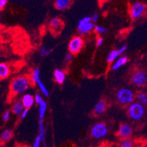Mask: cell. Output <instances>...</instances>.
Masks as SVG:
<instances>
[{"mask_svg": "<svg viewBox=\"0 0 147 147\" xmlns=\"http://www.w3.org/2000/svg\"><path fill=\"white\" fill-rule=\"evenodd\" d=\"M30 86V81L26 76H18L12 81L10 91L14 94H19L26 92Z\"/></svg>", "mask_w": 147, "mask_h": 147, "instance_id": "obj_1", "label": "cell"}, {"mask_svg": "<svg viewBox=\"0 0 147 147\" xmlns=\"http://www.w3.org/2000/svg\"><path fill=\"white\" fill-rule=\"evenodd\" d=\"M145 114V108L142 104L138 102H131L128 108V115L130 119L138 121L144 117Z\"/></svg>", "mask_w": 147, "mask_h": 147, "instance_id": "obj_2", "label": "cell"}, {"mask_svg": "<svg viewBox=\"0 0 147 147\" xmlns=\"http://www.w3.org/2000/svg\"><path fill=\"white\" fill-rule=\"evenodd\" d=\"M117 100L121 105H128L133 102L135 99L134 93L132 90L127 88L121 89L117 93Z\"/></svg>", "mask_w": 147, "mask_h": 147, "instance_id": "obj_3", "label": "cell"}, {"mask_svg": "<svg viewBox=\"0 0 147 147\" xmlns=\"http://www.w3.org/2000/svg\"><path fill=\"white\" fill-rule=\"evenodd\" d=\"M146 11V5L143 2H135L131 4L129 14L133 19H137L144 14Z\"/></svg>", "mask_w": 147, "mask_h": 147, "instance_id": "obj_4", "label": "cell"}, {"mask_svg": "<svg viewBox=\"0 0 147 147\" xmlns=\"http://www.w3.org/2000/svg\"><path fill=\"white\" fill-rule=\"evenodd\" d=\"M91 134L94 138H102L108 134V128L103 123H97L92 127Z\"/></svg>", "mask_w": 147, "mask_h": 147, "instance_id": "obj_5", "label": "cell"}, {"mask_svg": "<svg viewBox=\"0 0 147 147\" xmlns=\"http://www.w3.org/2000/svg\"><path fill=\"white\" fill-rule=\"evenodd\" d=\"M84 46V40L81 37H74L72 38L71 40L69 41V45H68V49L69 52L73 54H76L79 53Z\"/></svg>", "mask_w": 147, "mask_h": 147, "instance_id": "obj_6", "label": "cell"}, {"mask_svg": "<svg viewBox=\"0 0 147 147\" xmlns=\"http://www.w3.org/2000/svg\"><path fill=\"white\" fill-rule=\"evenodd\" d=\"M146 74L143 70H138L132 76V82L135 86L138 87L144 86L146 84Z\"/></svg>", "mask_w": 147, "mask_h": 147, "instance_id": "obj_7", "label": "cell"}, {"mask_svg": "<svg viewBox=\"0 0 147 147\" xmlns=\"http://www.w3.org/2000/svg\"><path fill=\"white\" fill-rule=\"evenodd\" d=\"M133 133V128L129 124H122L119 126L118 130L119 137L122 139L129 138Z\"/></svg>", "mask_w": 147, "mask_h": 147, "instance_id": "obj_8", "label": "cell"}, {"mask_svg": "<svg viewBox=\"0 0 147 147\" xmlns=\"http://www.w3.org/2000/svg\"><path fill=\"white\" fill-rule=\"evenodd\" d=\"M94 23L92 21L89 22L85 23V24H78V30L80 34H85L86 33H89V32L93 29L94 28Z\"/></svg>", "mask_w": 147, "mask_h": 147, "instance_id": "obj_9", "label": "cell"}, {"mask_svg": "<svg viewBox=\"0 0 147 147\" xmlns=\"http://www.w3.org/2000/svg\"><path fill=\"white\" fill-rule=\"evenodd\" d=\"M21 102H22L24 107L26 108H30L32 106L34 102V99L32 94H24L22 97V100H21Z\"/></svg>", "mask_w": 147, "mask_h": 147, "instance_id": "obj_10", "label": "cell"}, {"mask_svg": "<svg viewBox=\"0 0 147 147\" xmlns=\"http://www.w3.org/2000/svg\"><path fill=\"white\" fill-rule=\"evenodd\" d=\"M10 74V67L5 63H0V79L7 78Z\"/></svg>", "mask_w": 147, "mask_h": 147, "instance_id": "obj_11", "label": "cell"}, {"mask_svg": "<svg viewBox=\"0 0 147 147\" xmlns=\"http://www.w3.org/2000/svg\"><path fill=\"white\" fill-rule=\"evenodd\" d=\"M106 108V102L104 100H100L94 108V112L96 115H101L104 113Z\"/></svg>", "mask_w": 147, "mask_h": 147, "instance_id": "obj_12", "label": "cell"}, {"mask_svg": "<svg viewBox=\"0 0 147 147\" xmlns=\"http://www.w3.org/2000/svg\"><path fill=\"white\" fill-rule=\"evenodd\" d=\"M54 78H55V81H57L58 84H63L64 81H65V78H66V74L64 71L61 70V69H57L54 70Z\"/></svg>", "mask_w": 147, "mask_h": 147, "instance_id": "obj_13", "label": "cell"}, {"mask_svg": "<svg viewBox=\"0 0 147 147\" xmlns=\"http://www.w3.org/2000/svg\"><path fill=\"white\" fill-rule=\"evenodd\" d=\"M61 24H62V22H61V20L59 18H53L51 20L50 22V26L52 29V30L54 31V32H58L60 29H61Z\"/></svg>", "mask_w": 147, "mask_h": 147, "instance_id": "obj_14", "label": "cell"}, {"mask_svg": "<svg viewBox=\"0 0 147 147\" xmlns=\"http://www.w3.org/2000/svg\"><path fill=\"white\" fill-rule=\"evenodd\" d=\"M127 61H128L127 57H121L113 64V65H112V69H113V70H117V69H119V68L121 67L123 65H125Z\"/></svg>", "mask_w": 147, "mask_h": 147, "instance_id": "obj_15", "label": "cell"}, {"mask_svg": "<svg viewBox=\"0 0 147 147\" xmlns=\"http://www.w3.org/2000/svg\"><path fill=\"white\" fill-rule=\"evenodd\" d=\"M71 0H56L55 7L58 10H65L70 5Z\"/></svg>", "mask_w": 147, "mask_h": 147, "instance_id": "obj_16", "label": "cell"}, {"mask_svg": "<svg viewBox=\"0 0 147 147\" xmlns=\"http://www.w3.org/2000/svg\"><path fill=\"white\" fill-rule=\"evenodd\" d=\"M13 132L11 129H5L0 135V139L2 142H7L13 138Z\"/></svg>", "mask_w": 147, "mask_h": 147, "instance_id": "obj_17", "label": "cell"}, {"mask_svg": "<svg viewBox=\"0 0 147 147\" xmlns=\"http://www.w3.org/2000/svg\"><path fill=\"white\" fill-rule=\"evenodd\" d=\"M24 105H23L22 102H16L13 104V107H12V111L13 113L16 115H20L22 112V111L24 110Z\"/></svg>", "mask_w": 147, "mask_h": 147, "instance_id": "obj_18", "label": "cell"}, {"mask_svg": "<svg viewBox=\"0 0 147 147\" xmlns=\"http://www.w3.org/2000/svg\"><path fill=\"white\" fill-rule=\"evenodd\" d=\"M39 105V116H40V119H44L45 118V115L46 110H47V103L42 100V102H40Z\"/></svg>", "mask_w": 147, "mask_h": 147, "instance_id": "obj_19", "label": "cell"}, {"mask_svg": "<svg viewBox=\"0 0 147 147\" xmlns=\"http://www.w3.org/2000/svg\"><path fill=\"white\" fill-rule=\"evenodd\" d=\"M120 55L119 52L118 50H113L108 54V57L106 58V61L108 63H111L114 60L118 58L119 56Z\"/></svg>", "mask_w": 147, "mask_h": 147, "instance_id": "obj_20", "label": "cell"}, {"mask_svg": "<svg viewBox=\"0 0 147 147\" xmlns=\"http://www.w3.org/2000/svg\"><path fill=\"white\" fill-rule=\"evenodd\" d=\"M36 84H37V86H38L39 89H40V91L42 92V94H43L44 96H45V97H49V90L47 89L46 86H45V84H44L41 81L40 78V79H38V81L36 82Z\"/></svg>", "mask_w": 147, "mask_h": 147, "instance_id": "obj_21", "label": "cell"}, {"mask_svg": "<svg viewBox=\"0 0 147 147\" xmlns=\"http://www.w3.org/2000/svg\"><path fill=\"white\" fill-rule=\"evenodd\" d=\"M39 136L41 138V141L44 142L45 140V126H44V123L42 119H40L39 121Z\"/></svg>", "mask_w": 147, "mask_h": 147, "instance_id": "obj_22", "label": "cell"}, {"mask_svg": "<svg viewBox=\"0 0 147 147\" xmlns=\"http://www.w3.org/2000/svg\"><path fill=\"white\" fill-rule=\"evenodd\" d=\"M137 100L139 103L142 104L143 105H146L147 104V96L144 92H140L137 95Z\"/></svg>", "mask_w": 147, "mask_h": 147, "instance_id": "obj_23", "label": "cell"}, {"mask_svg": "<svg viewBox=\"0 0 147 147\" xmlns=\"http://www.w3.org/2000/svg\"><path fill=\"white\" fill-rule=\"evenodd\" d=\"M40 69L36 68L33 70L32 73V76H31V79H32V81L36 84L38 79H40Z\"/></svg>", "mask_w": 147, "mask_h": 147, "instance_id": "obj_24", "label": "cell"}, {"mask_svg": "<svg viewBox=\"0 0 147 147\" xmlns=\"http://www.w3.org/2000/svg\"><path fill=\"white\" fill-rule=\"evenodd\" d=\"M133 141L129 138L123 139L121 143V146L122 147H132L133 146Z\"/></svg>", "mask_w": 147, "mask_h": 147, "instance_id": "obj_25", "label": "cell"}, {"mask_svg": "<svg viewBox=\"0 0 147 147\" xmlns=\"http://www.w3.org/2000/svg\"><path fill=\"white\" fill-rule=\"evenodd\" d=\"M93 29H94V32H95L96 33H98V34H105V33L108 32L106 28L98 26V25L94 26V28H93Z\"/></svg>", "mask_w": 147, "mask_h": 147, "instance_id": "obj_26", "label": "cell"}, {"mask_svg": "<svg viewBox=\"0 0 147 147\" xmlns=\"http://www.w3.org/2000/svg\"><path fill=\"white\" fill-rule=\"evenodd\" d=\"M51 52V49H49L45 47V46H43V47H42V49L40 50V54L42 57H47Z\"/></svg>", "mask_w": 147, "mask_h": 147, "instance_id": "obj_27", "label": "cell"}, {"mask_svg": "<svg viewBox=\"0 0 147 147\" xmlns=\"http://www.w3.org/2000/svg\"><path fill=\"white\" fill-rule=\"evenodd\" d=\"M41 143H42V141H41V138L40 137L39 135H38V136H37V138H36L35 140H34V142L32 145L33 147H40V146Z\"/></svg>", "mask_w": 147, "mask_h": 147, "instance_id": "obj_28", "label": "cell"}, {"mask_svg": "<svg viewBox=\"0 0 147 147\" xmlns=\"http://www.w3.org/2000/svg\"><path fill=\"white\" fill-rule=\"evenodd\" d=\"M10 113L9 111H7L5 112V113L2 116V120L4 121H8V119H10Z\"/></svg>", "mask_w": 147, "mask_h": 147, "instance_id": "obj_29", "label": "cell"}, {"mask_svg": "<svg viewBox=\"0 0 147 147\" xmlns=\"http://www.w3.org/2000/svg\"><path fill=\"white\" fill-rule=\"evenodd\" d=\"M34 99V102H35L37 104H40L41 102H42V100H42V97H41V96L38 94H35Z\"/></svg>", "mask_w": 147, "mask_h": 147, "instance_id": "obj_30", "label": "cell"}, {"mask_svg": "<svg viewBox=\"0 0 147 147\" xmlns=\"http://www.w3.org/2000/svg\"><path fill=\"white\" fill-rule=\"evenodd\" d=\"M28 112H29V108H24V110L22 111L21 113L20 114V115H21V119L26 118V116H27V114H28Z\"/></svg>", "mask_w": 147, "mask_h": 147, "instance_id": "obj_31", "label": "cell"}, {"mask_svg": "<svg viewBox=\"0 0 147 147\" xmlns=\"http://www.w3.org/2000/svg\"><path fill=\"white\" fill-rule=\"evenodd\" d=\"M73 53H67L66 56H65V62H67V63H68V62H69V61H71L72 59H73Z\"/></svg>", "mask_w": 147, "mask_h": 147, "instance_id": "obj_32", "label": "cell"}, {"mask_svg": "<svg viewBox=\"0 0 147 147\" xmlns=\"http://www.w3.org/2000/svg\"><path fill=\"white\" fill-rule=\"evenodd\" d=\"M104 40L102 37H98L97 39V41H96V45H97V47H100V46H101L102 44V42H103Z\"/></svg>", "mask_w": 147, "mask_h": 147, "instance_id": "obj_33", "label": "cell"}, {"mask_svg": "<svg viewBox=\"0 0 147 147\" xmlns=\"http://www.w3.org/2000/svg\"><path fill=\"white\" fill-rule=\"evenodd\" d=\"M8 0H0V10H2L7 3Z\"/></svg>", "mask_w": 147, "mask_h": 147, "instance_id": "obj_34", "label": "cell"}, {"mask_svg": "<svg viewBox=\"0 0 147 147\" xmlns=\"http://www.w3.org/2000/svg\"><path fill=\"white\" fill-rule=\"evenodd\" d=\"M127 48V46L126 45H122V46H121V47L119 49L118 51H119V52L120 55H121V54H122V53H124L125 51H126Z\"/></svg>", "mask_w": 147, "mask_h": 147, "instance_id": "obj_35", "label": "cell"}, {"mask_svg": "<svg viewBox=\"0 0 147 147\" xmlns=\"http://www.w3.org/2000/svg\"><path fill=\"white\" fill-rule=\"evenodd\" d=\"M98 18H99L98 14H94L92 17H91V21H92L93 23L97 22V21H98Z\"/></svg>", "mask_w": 147, "mask_h": 147, "instance_id": "obj_36", "label": "cell"}, {"mask_svg": "<svg viewBox=\"0 0 147 147\" xmlns=\"http://www.w3.org/2000/svg\"><path fill=\"white\" fill-rule=\"evenodd\" d=\"M71 1H74V0H71Z\"/></svg>", "mask_w": 147, "mask_h": 147, "instance_id": "obj_37", "label": "cell"}]
</instances>
